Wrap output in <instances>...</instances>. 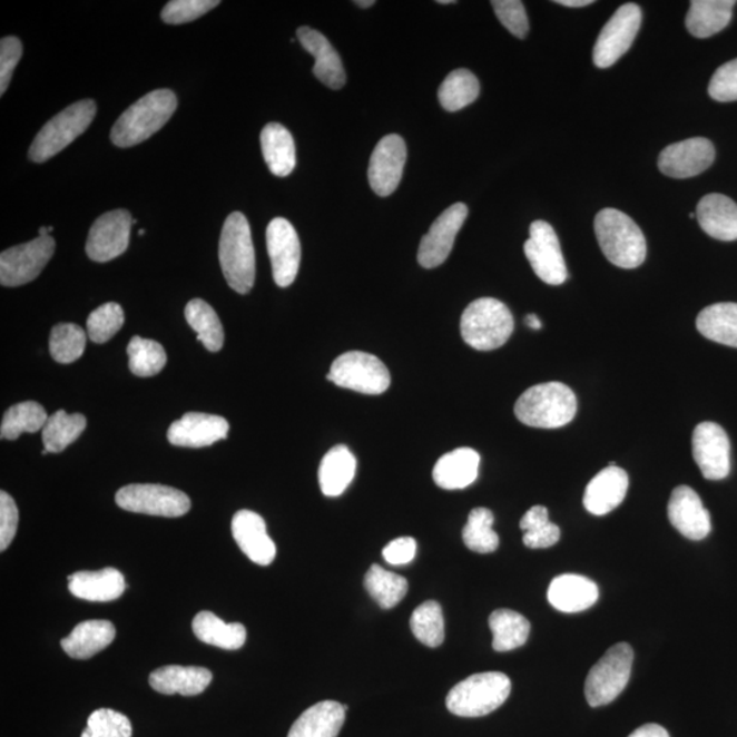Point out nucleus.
<instances>
[{
  "mask_svg": "<svg viewBox=\"0 0 737 737\" xmlns=\"http://www.w3.org/2000/svg\"><path fill=\"white\" fill-rule=\"evenodd\" d=\"M195 636L207 645L225 650H238L246 642V628L240 623L227 625L213 612L203 610L193 620Z\"/></svg>",
  "mask_w": 737,
  "mask_h": 737,
  "instance_id": "c9c22d12",
  "label": "nucleus"
},
{
  "mask_svg": "<svg viewBox=\"0 0 737 737\" xmlns=\"http://www.w3.org/2000/svg\"><path fill=\"white\" fill-rule=\"evenodd\" d=\"M356 459L346 445H336L326 452L318 469L320 488L325 497L337 498L353 482Z\"/></svg>",
  "mask_w": 737,
  "mask_h": 737,
  "instance_id": "473e14b6",
  "label": "nucleus"
},
{
  "mask_svg": "<svg viewBox=\"0 0 737 737\" xmlns=\"http://www.w3.org/2000/svg\"><path fill=\"white\" fill-rule=\"evenodd\" d=\"M735 0H692L686 27L695 38L706 39L721 32L733 20Z\"/></svg>",
  "mask_w": 737,
  "mask_h": 737,
  "instance_id": "2f4dec72",
  "label": "nucleus"
},
{
  "mask_svg": "<svg viewBox=\"0 0 737 737\" xmlns=\"http://www.w3.org/2000/svg\"><path fill=\"white\" fill-rule=\"evenodd\" d=\"M697 330L706 340L737 348V304L721 302L698 314Z\"/></svg>",
  "mask_w": 737,
  "mask_h": 737,
  "instance_id": "f704fd0d",
  "label": "nucleus"
},
{
  "mask_svg": "<svg viewBox=\"0 0 737 737\" xmlns=\"http://www.w3.org/2000/svg\"><path fill=\"white\" fill-rule=\"evenodd\" d=\"M406 159V143L401 136L390 135L379 141L367 170L368 184L376 195L391 196L397 189Z\"/></svg>",
  "mask_w": 737,
  "mask_h": 737,
  "instance_id": "6ab92c4d",
  "label": "nucleus"
},
{
  "mask_svg": "<svg viewBox=\"0 0 737 737\" xmlns=\"http://www.w3.org/2000/svg\"><path fill=\"white\" fill-rule=\"evenodd\" d=\"M87 419L82 414H68L58 410L43 428V444L48 454H59L86 431Z\"/></svg>",
  "mask_w": 737,
  "mask_h": 737,
  "instance_id": "58836bf2",
  "label": "nucleus"
},
{
  "mask_svg": "<svg viewBox=\"0 0 737 737\" xmlns=\"http://www.w3.org/2000/svg\"><path fill=\"white\" fill-rule=\"evenodd\" d=\"M213 678V672L207 668L167 666L150 674L149 685L160 694L195 697L207 690Z\"/></svg>",
  "mask_w": 737,
  "mask_h": 737,
  "instance_id": "cd10ccee",
  "label": "nucleus"
},
{
  "mask_svg": "<svg viewBox=\"0 0 737 737\" xmlns=\"http://www.w3.org/2000/svg\"><path fill=\"white\" fill-rule=\"evenodd\" d=\"M70 593L81 600L110 602L125 593L126 582L122 572L115 568L100 571H80L69 577Z\"/></svg>",
  "mask_w": 737,
  "mask_h": 737,
  "instance_id": "bb28decb",
  "label": "nucleus"
},
{
  "mask_svg": "<svg viewBox=\"0 0 737 737\" xmlns=\"http://www.w3.org/2000/svg\"><path fill=\"white\" fill-rule=\"evenodd\" d=\"M633 651L630 645L612 646L591 668L584 682V695L591 708L613 702L630 681Z\"/></svg>",
  "mask_w": 737,
  "mask_h": 737,
  "instance_id": "6e6552de",
  "label": "nucleus"
},
{
  "mask_svg": "<svg viewBox=\"0 0 737 737\" xmlns=\"http://www.w3.org/2000/svg\"><path fill=\"white\" fill-rule=\"evenodd\" d=\"M267 247L275 283L283 288L292 286L301 264V242L292 223L284 217L272 220L267 228Z\"/></svg>",
  "mask_w": 737,
  "mask_h": 737,
  "instance_id": "dca6fc26",
  "label": "nucleus"
},
{
  "mask_svg": "<svg viewBox=\"0 0 737 737\" xmlns=\"http://www.w3.org/2000/svg\"><path fill=\"white\" fill-rule=\"evenodd\" d=\"M178 107L173 90L157 89L130 106L111 130V141L119 148L147 141L171 119Z\"/></svg>",
  "mask_w": 737,
  "mask_h": 737,
  "instance_id": "f257e3e1",
  "label": "nucleus"
},
{
  "mask_svg": "<svg viewBox=\"0 0 737 737\" xmlns=\"http://www.w3.org/2000/svg\"><path fill=\"white\" fill-rule=\"evenodd\" d=\"M219 4V0H173L163 9L161 20L171 26H180L197 20Z\"/></svg>",
  "mask_w": 737,
  "mask_h": 737,
  "instance_id": "3c124183",
  "label": "nucleus"
},
{
  "mask_svg": "<svg viewBox=\"0 0 737 737\" xmlns=\"http://www.w3.org/2000/svg\"><path fill=\"white\" fill-rule=\"evenodd\" d=\"M628 483L630 481L623 469L618 466L603 469L586 487L584 509L597 517L607 515L623 503Z\"/></svg>",
  "mask_w": 737,
  "mask_h": 737,
  "instance_id": "5701e85b",
  "label": "nucleus"
},
{
  "mask_svg": "<svg viewBox=\"0 0 737 737\" xmlns=\"http://www.w3.org/2000/svg\"><path fill=\"white\" fill-rule=\"evenodd\" d=\"M18 528L16 501L4 491L0 492V551L4 552L13 542Z\"/></svg>",
  "mask_w": 737,
  "mask_h": 737,
  "instance_id": "6e6d98bb",
  "label": "nucleus"
},
{
  "mask_svg": "<svg viewBox=\"0 0 737 737\" xmlns=\"http://www.w3.org/2000/svg\"><path fill=\"white\" fill-rule=\"evenodd\" d=\"M50 416L41 404L22 402L6 412L0 428V438L17 440L22 433H36L43 429Z\"/></svg>",
  "mask_w": 737,
  "mask_h": 737,
  "instance_id": "79ce46f5",
  "label": "nucleus"
},
{
  "mask_svg": "<svg viewBox=\"0 0 737 737\" xmlns=\"http://www.w3.org/2000/svg\"><path fill=\"white\" fill-rule=\"evenodd\" d=\"M494 517L488 509H474L470 512L463 529V542L470 551L487 554L497 551L500 539L493 530Z\"/></svg>",
  "mask_w": 737,
  "mask_h": 737,
  "instance_id": "37998d69",
  "label": "nucleus"
},
{
  "mask_svg": "<svg viewBox=\"0 0 737 737\" xmlns=\"http://www.w3.org/2000/svg\"><path fill=\"white\" fill-rule=\"evenodd\" d=\"M414 637L429 648H439L445 639L443 609L436 601L421 603L410 619Z\"/></svg>",
  "mask_w": 737,
  "mask_h": 737,
  "instance_id": "c03bdc74",
  "label": "nucleus"
},
{
  "mask_svg": "<svg viewBox=\"0 0 737 737\" xmlns=\"http://www.w3.org/2000/svg\"><path fill=\"white\" fill-rule=\"evenodd\" d=\"M600 596L598 586L589 578L564 573L553 579L548 589V601L564 613H577L594 606Z\"/></svg>",
  "mask_w": 737,
  "mask_h": 737,
  "instance_id": "393cba45",
  "label": "nucleus"
},
{
  "mask_svg": "<svg viewBox=\"0 0 737 737\" xmlns=\"http://www.w3.org/2000/svg\"><path fill=\"white\" fill-rule=\"evenodd\" d=\"M115 501L125 511L165 518L184 517L191 507L186 493L155 483H132L120 488Z\"/></svg>",
  "mask_w": 737,
  "mask_h": 737,
  "instance_id": "9d476101",
  "label": "nucleus"
},
{
  "mask_svg": "<svg viewBox=\"0 0 737 737\" xmlns=\"http://www.w3.org/2000/svg\"><path fill=\"white\" fill-rule=\"evenodd\" d=\"M376 3L374 0H356L355 4L358 6L361 9H367L372 8V6Z\"/></svg>",
  "mask_w": 737,
  "mask_h": 737,
  "instance_id": "680f3d73",
  "label": "nucleus"
},
{
  "mask_svg": "<svg viewBox=\"0 0 737 737\" xmlns=\"http://www.w3.org/2000/svg\"><path fill=\"white\" fill-rule=\"evenodd\" d=\"M228 431V422L223 416L187 413L168 429L167 438L173 445L203 449L227 439Z\"/></svg>",
  "mask_w": 737,
  "mask_h": 737,
  "instance_id": "412c9836",
  "label": "nucleus"
},
{
  "mask_svg": "<svg viewBox=\"0 0 737 737\" xmlns=\"http://www.w3.org/2000/svg\"><path fill=\"white\" fill-rule=\"evenodd\" d=\"M493 632V649L505 652L521 648L528 642L530 623L523 615L511 609H498L489 618Z\"/></svg>",
  "mask_w": 737,
  "mask_h": 737,
  "instance_id": "e433bc0d",
  "label": "nucleus"
},
{
  "mask_svg": "<svg viewBox=\"0 0 737 737\" xmlns=\"http://www.w3.org/2000/svg\"><path fill=\"white\" fill-rule=\"evenodd\" d=\"M87 334L77 324H58L50 335V353L59 364H71L86 352Z\"/></svg>",
  "mask_w": 737,
  "mask_h": 737,
  "instance_id": "de8ad7c7",
  "label": "nucleus"
},
{
  "mask_svg": "<svg viewBox=\"0 0 737 737\" xmlns=\"http://www.w3.org/2000/svg\"><path fill=\"white\" fill-rule=\"evenodd\" d=\"M365 589L383 609H392L406 597L409 582L397 573L373 564L365 576Z\"/></svg>",
  "mask_w": 737,
  "mask_h": 737,
  "instance_id": "a19ab883",
  "label": "nucleus"
},
{
  "mask_svg": "<svg viewBox=\"0 0 737 737\" xmlns=\"http://www.w3.org/2000/svg\"><path fill=\"white\" fill-rule=\"evenodd\" d=\"M129 367L137 377H153L167 364L166 350L160 343L135 336L128 346Z\"/></svg>",
  "mask_w": 737,
  "mask_h": 737,
  "instance_id": "a18cd8bd",
  "label": "nucleus"
},
{
  "mask_svg": "<svg viewBox=\"0 0 737 737\" xmlns=\"http://www.w3.org/2000/svg\"><path fill=\"white\" fill-rule=\"evenodd\" d=\"M131 215L117 209L101 215L90 227L87 240V255L96 263H107L122 256L129 247Z\"/></svg>",
  "mask_w": 737,
  "mask_h": 737,
  "instance_id": "4468645a",
  "label": "nucleus"
},
{
  "mask_svg": "<svg viewBox=\"0 0 737 737\" xmlns=\"http://www.w3.org/2000/svg\"><path fill=\"white\" fill-rule=\"evenodd\" d=\"M480 82L473 72L458 69L450 72L439 89L440 105L444 110L455 112L479 99Z\"/></svg>",
  "mask_w": 737,
  "mask_h": 737,
  "instance_id": "ea45409f",
  "label": "nucleus"
},
{
  "mask_svg": "<svg viewBox=\"0 0 737 737\" xmlns=\"http://www.w3.org/2000/svg\"><path fill=\"white\" fill-rule=\"evenodd\" d=\"M297 38L302 47L316 58L313 72L324 86L331 89H341L346 83V71H344L340 53L331 46L328 39L318 30L302 27L297 30Z\"/></svg>",
  "mask_w": 737,
  "mask_h": 737,
  "instance_id": "b1692460",
  "label": "nucleus"
},
{
  "mask_svg": "<svg viewBox=\"0 0 737 737\" xmlns=\"http://www.w3.org/2000/svg\"><path fill=\"white\" fill-rule=\"evenodd\" d=\"M461 332L470 347L491 352L509 342L513 332L512 313L499 299H475L462 314Z\"/></svg>",
  "mask_w": 737,
  "mask_h": 737,
  "instance_id": "39448f33",
  "label": "nucleus"
},
{
  "mask_svg": "<svg viewBox=\"0 0 737 737\" xmlns=\"http://www.w3.org/2000/svg\"><path fill=\"white\" fill-rule=\"evenodd\" d=\"M326 380L365 395L383 394L391 385V374L383 362L377 356L362 352L337 356Z\"/></svg>",
  "mask_w": 737,
  "mask_h": 737,
  "instance_id": "1a4fd4ad",
  "label": "nucleus"
},
{
  "mask_svg": "<svg viewBox=\"0 0 737 737\" xmlns=\"http://www.w3.org/2000/svg\"><path fill=\"white\" fill-rule=\"evenodd\" d=\"M715 157V145L708 138L694 137L664 149L658 157V168L669 178H692L708 170Z\"/></svg>",
  "mask_w": 737,
  "mask_h": 737,
  "instance_id": "f3484780",
  "label": "nucleus"
},
{
  "mask_svg": "<svg viewBox=\"0 0 737 737\" xmlns=\"http://www.w3.org/2000/svg\"><path fill=\"white\" fill-rule=\"evenodd\" d=\"M22 57V43L14 36L0 41V95H4Z\"/></svg>",
  "mask_w": 737,
  "mask_h": 737,
  "instance_id": "5fc2aeb1",
  "label": "nucleus"
},
{
  "mask_svg": "<svg viewBox=\"0 0 737 737\" xmlns=\"http://www.w3.org/2000/svg\"><path fill=\"white\" fill-rule=\"evenodd\" d=\"M524 531L523 542L530 549H546L556 546L560 540V529L549 521L546 507L535 505L524 513L521 521Z\"/></svg>",
  "mask_w": 737,
  "mask_h": 737,
  "instance_id": "49530a36",
  "label": "nucleus"
},
{
  "mask_svg": "<svg viewBox=\"0 0 737 737\" xmlns=\"http://www.w3.org/2000/svg\"><path fill=\"white\" fill-rule=\"evenodd\" d=\"M692 455L706 480L720 481L730 473V441L716 422H702L692 434Z\"/></svg>",
  "mask_w": 737,
  "mask_h": 737,
  "instance_id": "2eb2a0df",
  "label": "nucleus"
},
{
  "mask_svg": "<svg viewBox=\"0 0 737 737\" xmlns=\"http://www.w3.org/2000/svg\"><path fill=\"white\" fill-rule=\"evenodd\" d=\"M117 630L108 620H87L76 626L68 638L62 639V649L76 660H88L114 642Z\"/></svg>",
  "mask_w": 737,
  "mask_h": 737,
  "instance_id": "7c9ffc66",
  "label": "nucleus"
},
{
  "mask_svg": "<svg viewBox=\"0 0 737 737\" xmlns=\"http://www.w3.org/2000/svg\"><path fill=\"white\" fill-rule=\"evenodd\" d=\"M494 13L499 21L517 36L518 39H524L529 33V18L525 14L524 4L519 0H493Z\"/></svg>",
  "mask_w": 737,
  "mask_h": 737,
  "instance_id": "603ef678",
  "label": "nucleus"
},
{
  "mask_svg": "<svg viewBox=\"0 0 737 737\" xmlns=\"http://www.w3.org/2000/svg\"><path fill=\"white\" fill-rule=\"evenodd\" d=\"M594 229L603 256L616 267L633 269L645 263V235L630 216L618 209H602L596 216Z\"/></svg>",
  "mask_w": 737,
  "mask_h": 737,
  "instance_id": "7ed1b4c3",
  "label": "nucleus"
},
{
  "mask_svg": "<svg viewBox=\"0 0 737 737\" xmlns=\"http://www.w3.org/2000/svg\"><path fill=\"white\" fill-rule=\"evenodd\" d=\"M578 401L570 386L552 382L531 386L518 399L515 415L531 428L556 429L576 419Z\"/></svg>",
  "mask_w": 737,
  "mask_h": 737,
  "instance_id": "20e7f679",
  "label": "nucleus"
},
{
  "mask_svg": "<svg viewBox=\"0 0 737 737\" xmlns=\"http://www.w3.org/2000/svg\"><path fill=\"white\" fill-rule=\"evenodd\" d=\"M262 150L265 163L276 177H288L297 165L292 132L281 124H268L262 131Z\"/></svg>",
  "mask_w": 737,
  "mask_h": 737,
  "instance_id": "72a5a7b5",
  "label": "nucleus"
},
{
  "mask_svg": "<svg viewBox=\"0 0 737 737\" xmlns=\"http://www.w3.org/2000/svg\"><path fill=\"white\" fill-rule=\"evenodd\" d=\"M438 3H440V4H451V3H455V2H454V0H440V2H438Z\"/></svg>",
  "mask_w": 737,
  "mask_h": 737,
  "instance_id": "e2e57ef3",
  "label": "nucleus"
},
{
  "mask_svg": "<svg viewBox=\"0 0 737 737\" xmlns=\"http://www.w3.org/2000/svg\"><path fill=\"white\" fill-rule=\"evenodd\" d=\"M125 324V312L117 302H108L90 313L87 322L89 340L96 344L106 343L118 334Z\"/></svg>",
  "mask_w": 737,
  "mask_h": 737,
  "instance_id": "09e8293b",
  "label": "nucleus"
},
{
  "mask_svg": "<svg viewBox=\"0 0 737 737\" xmlns=\"http://www.w3.org/2000/svg\"><path fill=\"white\" fill-rule=\"evenodd\" d=\"M556 3L566 6V8H584V6H590L594 2L593 0H558Z\"/></svg>",
  "mask_w": 737,
  "mask_h": 737,
  "instance_id": "bf43d9fd",
  "label": "nucleus"
},
{
  "mask_svg": "<svg viewBox=\"0 0 737 737\" xmlns=\"http://www.w3.org/2000/svg\"><path fill=\"white\" fill-rule=\"evenodd\" d=\"M668 518L674 528L688 540H704L711 530L710 513L690 487L674 489L668 503Z\"/></svg>",
  "mask_w": 737,
  "mask_h": 737,
  "instance_id": "aec40b11",
  "label": "nucleus"
},
{
  "mask_svg": "<svg viewBox=\"0 0 737 737\" xmlns=\"http://www.w3.org/2000/svg\"><path fill=\"white\" fill-rule=\"evenodd\" d=\"M233 537L240 551L258 566H269L276 558V546L267 533L263 517L249 510L235 513Z\"/></svg>",
  "mask_w": 737,
  "mask_h": 737,
  "instance_id": "4be33fe9",
  "label": "nucleus"
},
{
  "mask_svg": "<svg viewBox=\"0 0 737 737\" xmlns=\"http://www.w3.org/2000/svg\"><path fill=\"white\" fill-rule=\"evenodd\" d=\"M640 23H642V10L638 4L627 3L616 10L596 41L593 60L597 68H610L630 50Z\"/></svg>",
  "mask_w": 737,
  "mask_h": 737,
  "instance_id": "9b49d317",
  "label": "nucleus"
},
{
  "mask_svg": "<svg viewBox=\"0 0 737 737\" xmlns=\"http://www.w3.org/2000/svg\"><path fill=\"white\" fill-rule=\"evenodd\" d=\"M525 324H528V326L534 331H540L542 328L541 320L539 316H537V314H528V316H525Z\"/></svg>",
  "mask_w": 737,
  "mask_h": 737,
  "instance_id": "052dcab7",
  "label": "nucleus"
},
{
  "mask_svg": "<svg viewBox=\"0 0 737 737\" xmlns=\"http://www.w3.org/2000/svg\"><path fill=\"white\" fill-rule=\"evenodd\" d=\"M347 706L323 700L305 710L289 729L287 737H337L346 721Z\"/></svg>",
  "mask_w": 737,
  "mask_h": 737,
  "instance_id": "c85d7f7f",
  "label": "nucleus"
},
{
  "mask_svg": "<svg viewBox=\"0 0 737 737\" xmlns=\"http://www.w3.org/2000/svg\"><path fill=\"white\" fill-rule=\"evenodd\" d=\"M219 259L228 286L239 294H249L256 281V253L249 222L233 213L222 229Z\"/></svg>",
  "mask_w": 737,
  "mask_h": 737,
  "instance_id": "f03ea898",
  "label": "nucleus"
},
{
  "mask_svg": "<svg viewBox=\"0 0 737 737\" xmlns=\"http://www.w3.org/2000/svg\"><path fill=\"white\" fill-rule=\"evenodd\" d=\"M481 458L473 449H458L439 459L433 469L436 485L456 491L471 485L479 476Z\"/></svg>",
  "mask_w": 737,
  "mask_h": 737,
  "instance_id": "c756f323",
  "label": "nucleus"
},
{
  "mask_svg": "<svg viewBox=\"0 0 737 737\" xmlns=\"http://www.w3.org/2000/svg\"><path fill=\"white\" fill-rule=\"evenodd\" d=\"M469 209L463 203L451 205L436 220L421 240L419 263L426 269L438 268L449 258L454 247L459 229L466 222Z\"/></svg>",
  "mask_w": 737,
  "mask_h": 737,
  "instance_id": "a211bd4d",
  "label": "nucleus"
},
{
  "mask_svg": "<svg viewBox=\"0 0 737 737\" xmlns=\"http://www.w3.org/2000/svg\"><path fill=\"white\" fill-rule=\"evenodd\" d=\"M95 115L96 102L94 100L77 101L59 112L36 136L35 141L30 145L29 159L35 163H45L62 153L89 128Z\"/></svg>",
  "mask_w": 737,
  "mask_h": 737,
  "instance_id": "0eeeda50",
  "label": "nucleus"
},
{
  "mask_svg": "<svg viewBox=\"0 0 737 737\" xmlns=\"http://www.w3.org/2000/svg\"><path fill=\"white\" fill-rule=\"evenodd\" d=\"M416 553V542L412 537H401L384 548L383 558L391 566L412 563Z\"/></svg>",
  "mask_w": 737,
  "mask_h": 737,
  "instance_id": "4d7b16f0",
  "label": "nucleus"
},
{
  "mask_svg": "<svg viewBox=\"0 0 737 737\" xmlns=\"http://www.w3.org/2000/svg\"><path fill=\"white\" fill-rule=\"evenodd\" d=\"M53 252L56 240L51 235L10 247L0 256V283L4 287H18L35 281L50 263Z\"/></svg>",
  "mask_w": 737,
  "mask_h": 737,
  "instance_id": "f8f14e48",
  "label": "nucleus"
},
{
  "mask_svg": "<svg viewBox=\"0 0 737 737\" xmlns=\"http://www.w3.org/2000/svg\"><path fill=\"white\" fill-rule=\"evenodd\" d=\"M524 255L543 283L560 286L567 281L563 252L558 235L549 223L537 220L530 226V238L525 240Z\"/></svg>",
  "mask_w": 737,
  "mask_h": 737,
  "instance_id": "ddd939ff",
  "label": "nucleus"
},
{
  "mask_svg": "<svg viewBox=\"0 0 737 737\" xmlns=\"http://www.w3.org/2000/svg\"><path fill=\"white\" fill-rule=\"evenodd\" d=\"M628 737H670L668 730L662 728L661 725L657 724H646L643 727H640Z\"/></svg>",
  "mask_w": 737,
  "mask_h": 737,
  "instance_id": "13d9d810",
  "label": "nucleus"
},
{
  "mask_svg": "<svg viewBox=\"0 0 737 737\" xmlns=\"http://www.w3.org/2000/svg\"><path fill=\"white\" fill-rule=\"evenodd\" d=\"M511 680L501 672L470 676L446 695V709L459 717H483L491 715L509 699Z\"/></svg>",
  "mask_w": 737,
  "mask_h": 737,
  "instance_id": "423d86ee",
  "label": "nucleus"
},
{
  "mask_svg": "<svg viewBox=\"0 0 737 737\" xmlns=\"http://www.w3.org/2000/svg\"><path fill=\"white\" fill-rule=\"evenodd\" d=\"M709 95L720 102L737 100V58L716 70L709 83Z\"/></svg>",
  "mask_w": 737,
  "mask_h": 737,
  "instance_id": "864d4df0",
  "label": "nucleus"
},
{
  "mask_svg": "<svg viewBox=\"0 0 737 737\" xmlns=\"http://www.w3.org/2000/svg\"><path fill=\"white\" fill-rule=\"evenodd\" d=\"M695 215L709 237L725 242L737 239V204L734 199L713 193L700 199Z\"/></svg>",
  "mask_w": 737,
  "mask_h": 737,
  "instance_id": "a878e982",
  "label": "nucleus"
},
{
  "mask_svg": "<svg viewBox=\"0 0 737 737\" xmlns=\"http://www.w3.org/2000/svg\"><path fill=\"white\" fill-rule=\"evenodd\" d=\"M128 717L112 709H98L89 716L81 737H131Z\"/></svg>",
  "mask_w": 737,
  "mask_h": 737,
  "instance_id": "8fccbe9b",
  "label": "nucleus"
},
{
  "mask_svg": "<svg viewBox=\"0 0 737 737\" xmlns=\"http://www.w3.org/2000/svg\"><path fill=\"white\" fill-rule=\"evenodd\" d=\"M186 322L197 332V341L216 353L225 344V331L214 307L203 299H193L185 307Z\"/></svg>",
  "mask_w": 737,
  "mask_h": 737,
  "instance_id": "4c0bfd02",
  "label": "nucleus"
}]
</instances>
